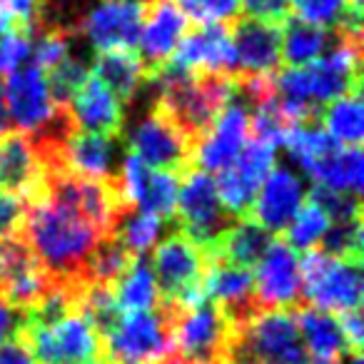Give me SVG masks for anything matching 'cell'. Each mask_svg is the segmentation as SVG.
<instances>
[{
  "mask_svg": "<svg viewBox=\"0 0 364 364\" xmlns=\"http://www.w3.org/2000/svg\"><path fill=\"white\" fill-rule=\"evenodd\" d=\"M188 28L190 18L172 0H147L145 21H142L140 41H137V48H140L137 55L145 65L147 80L170 60Z\"/></svg>",
  "mask_w": 364,
  "mask_h": 364,
  "instance_id": "16",
  "label": "cell"
},
{
  "mask_svg": "<svg viewBox=\"0 0 364 364\" xmlns=\"http://www.w3.org/2000/svg\"><path fill=\"white\" fill-rule=\"evenodd\" d=\"M364 157L362 147H342L337 145L334 150H329L322 160H317L307 170V175L312 177L317 185H324L329 190H337L344 195H357L362 193L364 182Z\"/></svg>",
  "mask_w": 364,
  "mask_h": 364,
  "instance_id": "25",
  "label": "cell"
},
{
  "mask_svg": "<svg viewBox=\"0 0 364 364\" xmlns=\"http://www.w3.org/2000/svg\"><path fill=\"white\" fill-rule=\"evenodd\" d=\"M68 107H70V115L80 132H92V135L122 140V130H125L122 105L97 77L87 75V80L73 95Z\"/></svg>",
  "mask_w": 364,
  "mask_h": 364,
  "instance_id": "21",
  "label": "cell"
},
{
  "mask_svg": "<svg viewBox=\"0 0 364 364\" xmlns=\"http://www.w3.org/2000/svg\"><path fill=\"white\" fill-rule=\"evenodd\" d=\"M135 262V255L115 237H100L97 245L92 247V252L87 255L85 264H82V277L87 282H97V284H110L115 287L117 279L130 269V264Z\"/></svg>",
  "mask_w": 364,
  "mask_h": 364,
  "instance_id": "29",
  "label": "cell"
},
{
  "mask_svg": "<svg viewBox=\"0 0 364 364\" xmlns=\"http://www.w3.org/2000/svg\"><path fill=\"white\" fill-rule=\"evenodd\" d=\"M28 205L18 195L0 190V240L23 237L26 235Z\"/></svg>",
  "mask_w": 364,
  "mask_h": 364,
  "instance_id": "39",
  "label": "cell"
},
{
  "mask_svg": "<svg viewBox=\"0 0 364 364\" xmlns=\"http://www.w3.org/2000/svg\"><path fill=\"white\" fill-rule=\"evenodd\" d=\"M0 364H36V357H33L21 329H16L13 337H8L0 344Z\"/></svg>",
  "mask_w": 364,
  "mask_h": 364,
  "instance_id": "43",
  "label": "cell"
},
{
  "mask_svg": "<svg viewBox=\"0 0 364 364\" xmlns=\"http://www.w3.org/2000/svg\"><path fill=\"white\" fill-rule=\"evenodd\" d=\"M309 203H314L329 223H347V220L362 218V200L357 195H344L337 190H329L324 185H314L309 190Z\"/></svg>",
  "mask_w": 364,
  "mask_h": 364,
  "instance_id": "36",
  "label": "cell"
},
{
  "mask_svg": "<svg viewBox=\"0 0 364 364\" xmlns=\"http://www.w3.org/2000/svg\"><path fill=\"white\" fill-rule=\"evenodd\" d=\"M304 203L302 180L289 167H272L269 177L262 182L257 198L250 210V220L262 225L269 235H279L287 230L292 218Z\"/></svg>",
  "mask_w": 364,
  "mask_h": 364,
  "instance_id": "20",
  "label": "cell"
},
{
  "mask_svg": "<svg viewBox=\"0 0 364 364\" xmlns=\"http://www.w3.org/2000/svg\"><path fill=\"white\" fill-rule=\"evenodd\" d=\"M274 167V147L267 142L250 140L237 155V160L223 172H218L215 188L223 208L232 218H250V210L257 198L262 182Z\"/></svg>",
  "mask_w": 364,
  "mask_h": 364,
  "instance_id": "11",
  "label": "cell"
},
{
  "mask_svg": "<svg viewBox=\"0 0 364 364\" xmlns=\"http://www.w3.org/2000/svg\"><path fill=\"white\" fill-rule=\"evenodd\" d=\"M292 317L297 322L304 352L314 359V364H334L349 354L347 339L332 312L299 304L297 309H292Z\"/></svg>",
  "mask_w": 364,
  "mask_h": 364,
  "instance_id": "22",
  "label": "cell"
},
{
  "mask_svg": "<svg viewBox=\"0 0 364 364\" xmlns=\"http://www.w3.org/2000/svg\"><path fill=\"white\" fill-rule=\"evenodd\" d=\"M172 324V347L193 364H220L230 324L208 297L193 307L167 314Z\"/></svg>",
  "mask_w": 364,
  "mask_h": 364,
  "instance_id": "9",
  "label": "cell"
},
{
  "mask_svg": "<svg viewBox=\"0 0 364 364\" xmlns=\"http://www.w3.org/2000/svg\"><path fill=\"white\" fill-rule=\"evenodd\" d=\"M97 240V230L65 205L43 198L28 208L26 242L38 262L55 277L68 279L80 274Z\"/></svg>",
  "mask_w": 364,
  "mask_h": 364,
  "instance_id": "1",
  "label": "cell"
},
{
  "mask_svg": "<svg viewBox=\"0 0 364 364\" xmlns=\"http://www.w3.org/2000/svg\"><path fill=\"white\" fill-rule=\"evenodd\" d=\"M177 177L170 172H157L152 170L150 182H147L145 193H142L137 210L140 213L157 215L160 220H172L175 218V205H177Z\"/></svg>",
  "mask_w": 364,
  "mask_h": 364,
  "instance_id": "34",
  "label": "cell"
},
{
  "mask_svg": "<svg viewBox=\"0 0 364 364\" xmlns=\"http://www.w3.org/2000/svg\"><path fill=\"white\" fill-rule=\"evenodd\" d=\"M160 364H193V362H190V359H185V357H182V354H177V352H170V354H167L165 359H162Z\"/></svg>",
  "mask_w": 364,
  "mask_h": 364,
  "instance_id": "46",
  "label": "cell"
},
{
  "mask_svg": "<svg viewBox=\"0 0 364 364\" xmlns=\"http://www.w3.org/2000/svg\"><path fill=\"white\" fill-rule=\"evenodd\" d=\"M21 324V312H16L13 307H8L6 302H0V344L8 337H13V332Z\"/></svg>",
  "mask_w": 364,
  "mask_h": 364,
  "instance_id": "44",
  "label": "cell"
},
{
  "mask_svg": "<svg viewBox=\"0 0 364 364\" xmlns=\"http://www.w3.org/2000/svg\"><path fill=\"white\" fill-rule=\"evenodd\" d=\"M250 140V107L240 97H232L223 112L218 115L215 125L208 130V135L198 142L195 150V165L205 172H223L230 167L242 147Z\"/></svg>",
  "mask_w": 364,
  "mask_h": 364,
  "instance_id": "17",
  "label": "cell"
},
{
  "mask_svg": "<svg viewBox=\"0 0 364 364\" xmlns=\"http://www.w3.org/2000/svg\"><path fill=\"white\" fill-rule=\"evenodd\" d=\"M240 11H245V18L274 26H284L292 18L289 0H240Z\"/></svg>",
  "mask_w": 364,
  "mask_h": 364,
  "instance_id": "41",
  "label": "cell"
},
{
  "mask_svg": "<svg viewBox=\"0 0 364 364\" xmlns=\"http://www.w3.org/2000/svg\"><path fill=\"white\" fill-rule=\"evenodd\" d=\"M282 28L255 18H235L230 23L232 75H274L282 65Z\"/></svg>",
  "mask_w": 364,
  "mask_h": 364,
  "instance_id": "14",
  "label": "cell"
},
{
  "mask_svg": "<svg viewBox=\"0 0 364 364\" xmlns=\"http://www.w3.org/2000/svg\"><path fill=\"white\" fill-rule=\"evenodd\" d=\"M334 41H337L334 31L289 18L282 28V63L287 68H304L322 58V53L334 46Z\"/></svg>",
  "mask_w": 364,
  "mask_h": 364,
  "instance_id": "26",
  "label": "cell"
},
{
  "mask_svg": "<svg viewBox=\"0 0 364 364\" xmlns=\"http://www.w3.org/2000/svg\"><path fill=\"white\" fill-rule=\"evenodd\" d=\"M329 228V220L322 210L314 203H302V208L297 210V215L292 218V223L284 230V242L294 250V252H307V250H314L319 245V240L324 237Z\"/></svg>",
  "mask_w": 364,
  "mask_h": 364,
  "instance_id": "31",
  "label": "cell"
},
{
  "mask_svg": "<svg viewBox=\"0 0 364 364\" xmlns=\"http://www.w3.org/2000/svg\"><path fill=\"white\" fill-rule=\"evenodd\" d=\"M36 364H105V344L82 314H70L48 329H23Z\"/></svg>",
  "mask_w": 364,
  "mask_h": 364,
  "instance_id": "8",
  "label": "cell"
},
{
  "mask_svg": "<svg viewBox=\"0 0 364 364\" xmlns=\"http://www.w3.org/2000/svg\"><path fill=\"white\" fill-rule=\"evenodd\" d=\"M232 23V21H230ZM230 23H195L182 36L170 63L188 68L193 73H235L232 43H230Z\"/></svg>",
  "mask_w": 364,
  "mask_h": 364,
  "instance_id": "19",
  "label": "cell"
},
{
  "mask_svg": "<svg viewBox=\"0 0 364 364\" xmlns=\"http://www.w3.org/2000/svg\"><path fill=\"white\" fill-rule=\"evenodd\" d=\"M90 75V68L82 63V58L75 55H68L58 63L53 70L46 73V80H48V90H50L53 97V105L58 107H68L77 90L82 87V82L87 80Z\"/></svg>",
  "mask_w": 364,
  "mask_h": 364,
  "instance_id": "33",
  "label": "cell"
},
{
  "mask_svg": "<svg viewBox=\"0 0 364 364\" xmlns=\"http://www.w3.org/2000/svg\"><path fill=\"white\" fill-rule=\"evenodd\" d=\"M205 297L218 307L230 329L242 327L262 312L255 294L252 269L235 267L223 259H210L205 274Z\"/></svg>",
  "mask_w": 364,
  "mask_h": 364,
  "instance_id": "15",
  "label": "cell"
},
{
  "mask_svg": "<svg viewBox=\"0 0 364 364\" xmlns=\"http://www.w3.org/2000/svg\"><path fill=\"white\" fill-rule=\"evenodd\" d=\"M210 257L182 230H172L152 250V277L157 287V307L175 314L205 299V274Z\"/></svg>",
  "mask_w": 364,
  "mask_h": 364,
  "instance_id": "2",
  "label": "cell"
},
{
  "mask_svg": "<svg viewBox=\"0 0 364 364\" xmlns=\"http://www.w3.org/2000/svg\"><path fill=\"white\" fill-rule=\"evenodd\" d=\"M6 110L8 120L23 132H36L46 125L55 112L50 90H48L46 73L41 68L21 65L6 75Z\"/></svg>",
  "mask_w": 364,
  "mask_h": 364,
  "instance_id": "18",
  "label": "cell"
},
{
  "mask_svg": "<svg viewBox=\"0 0 364 364\" xmlns=\"http://www.w3.org/2000/svg\"><path fill=\"white\" fill-rule=\"evenodd\" d=\"M147 0H100L80 16L77 33L85 36L95 53L137 50Z\"/></svg>",
  "mask_w": 364,
  "mask_h": 364,
  "instance_id": "10",
  "label": "cell"
},
{
  "mask_svg": "<svg viewBox=\"0 0 364 364\" xmlns=\"http://www.w3.org/2000/svg\"><path fill=\"white\" fill-rule=\"evenodd\" d=\"M157 287L152 277V267L147 255L135 257L125 274L115 284V302L122 314L130 312H150L157 307Z\"/></svg>",
  "mask_w": 364,
  "mask_h": 364,
  "instance_id": "27",
  "label": "cell"
},
{
  "mask_svg": "<svg viewBox=\"0 0 364 364\" xmlns=\"http://www.w3.org/2000/svg\"><path fill=\"white\" fill-rule=\"evenodd\" d=\"M165 225H167L165 220H160L157 215L135 210V213H130L120 223L115 237L120 240V242L125 245L135 257H140V255H147L152 247H155L157 237H160V232H162Z\"/></svg>",
  "mask_w": 364,
  "mask_h": 364,
  "instance_id": "32",
  "label": "cell"
},
{
  "mask_svg": "<svg viewBox=\"0 0 364 364\" xmlns=\"http://www.w3.org/2000/svg\"><path fill=\"white\" fill-rule=\"evenodd\" d=\"M302 337L292 312L269 309L230 329L220 364H304Z\"/></svg>",
  "mask_w": 364,
  "mask_h": 364,
  "instance_id": "3",
  "label": "cell"
},
{
  "mask_svg": "<svg viewBox=\"0 0 364 364\" xmlns=\"http://www.w3.org/2000/svg\"><path fill=\"white\" fill-rule=\"evenodd\" d=\"M302 304L332 314L362 309V262L307 250L299 259Z\"/></svg>",
  "mask_w": 364,
  "mask_h": 364,
  "instance_id": "4",
  "label": "cell"
},
{
  "mask_svg": "<svg viewBox=\"0 0 364 364\" xmlns=\"http://www.w3.org/2000/svg\"><path fill=\"white\" fill-rule=\"evenodd\" d=\"M297 21L327 31L362 33V16H354L349 0H289Z\"/></svg>",
  "mask_w": 364,
  "mask_h": 364,
  "instance_id": "30",
  "label": "cell"
},
{
  "mask_svg": "<svg viewBox=\"0 0 364 364\" xmlns=\"http://www.w3.org/2000/svg\"><path fill=\"white\" fill-rule=\"evenodd\" d=\"M125 147L145 162L150 170L170 172L175 177H185L195 165L198 142L180 130L172 117L152 102L147 115L140 117L125 140Z\"/></svg>",
  "mask_w": 364,
  "mask_h": 364,
  "instance_id": "5",
  "label": "cell"
},
{
  "mask_svg": "<svg viewBox=\"0 0 364 364\" xmlns=\"http://www.w3.org/2000/svg\"><path fill=\"white\" fill-rule=\"evenodd\" d=\"M90 75L97 77L115 95V100L120 105H130L137 97V92H140L142 82H147L145 65H142L137 50L95 53Z\"/></svg>",
  "mask_w": 364,
  "mask_h": 364,
  "instance_id": "24",
  "label": "cell"
},
{
  "mask_svg": "<svg viewBox=\"0 0 364 364\" xmlns=\"http://www.w3.org/2000/svg\"><path fill=\"white\" fill-rule=\"evenodd\" d=\"M31 55V33L11 31L0 36V75H11Z\"/></svg>",
  "mask_w": 364,
  "mask_h": 364,
  "instance_id": "40",
  "label": "cell"
},
{
  "mask_svg": "<svg viewBox=\"0 0 364 364\" xmlns=\"http://www.w3.org/2000/svg\"><path fill=\"white\" fill-rule=\"evenodd\" d=\"M319 125L324 127L329 137L342 147H359L362 145V132H364V110H362V97L347 95L332 100L329 105L322 107L319 115Z\"/></svg>",
  "mask_w": 364,
  "mask_h": 364,
  "instance_id": "28",
  "label": "cell"
},
{
  "mask_svg": "<svg viewBox=\"0 0 364 364\" xmlns=\"http://www.w3.org/2000/svg\"><path fill=\"white\" fill-rule=\"evenodd\" d=\"M48 0H0V11L6 13L8 21L16 31H26L33 36L46 16Z\"/></svg>",
  "mask_w": 364,
  "mask_h": 364,
  "instance_id": "38",
  "label": "cell"
},
{
  "mask_svg": "<svg viewBox=\"0 0 364 364\" xmlns=\"http://www.w3.org/2000/svg\"><path fill=\"white\" fill-rule=\"evenodd\" d=\"M342 327V334L347 339V347L352 354H362V342H364V322H362V309H352V312L334 314Z\"/></svg>",
  "mask_w": 364,
  "mask_h": 364,
  "instance_id": "42",
  "label": "cell"
},
{
  "mask_svg": "<svg viewBox=\"0 0 364 364\" xmlns=\"http://www.w3.org/2000/svg\"><path fill=\"white\" fill-rule=\"evenodd\" d=\"M105 364H160L172 347V324L160 307L122 314L105 337Z\"/></svg>",
  "mask_w": 364,
  "mask_h": 364,
  "instance_id": "6",
  "label": "cell"
},
{
  "mask_svg": "<svg viewBox=\"0 0 364 364\" xmlns=\"http://www.w3.org/2000/svg\"><path fill=\"white\" fill-rule=\"evenodd\" d=\"M255 294L262 312L284 309L292 312L302 304V282H299V257L282 235L272 237L267 252L257 262Z\"/></svg>",
  "mask_w": 364,
  "mask_h": 364,
  "instance_id": "12",
  "label": "cell"
},
{
  "mask_svg": "<svg viewBox=\"0 0 364 364\" xmlns=\"http://www.w3.org/2000/svg\"><path fill=\"white\" fill-rule=\"evenodd\" d=\"M0 190L18 195L28 208L46 198V165L31 132H0Z\"/></svg>",
  "mask_w": 364,
  "mask_h": 364,
  "instance_id": "13",
  "label": "cell"
},
{
  "mask_svg": "<svg viewBox=\"0 0 364 364\" xmlns=\"http://www.w3.org/2000/svg\"><path fill=\"white\" fill-rule=\"evenodd\" d=\"M175 218L177 230H182L205 252L235 220H240L223 208L218 188H215V177L200 167H193L182 177V185L177 188Z\"/></svg>",
  "mask_w": 364,
  "mask_h": 364,
  "instance_id": "7",
  "label": "cell"
},
{
  "mask_svg": "<svg viewBox=\"0 0 364 364\" xmlns=\"http://www.w3.org/2000/svg\"><path fill=\"white\" fill-rule=\"evenodd\" d=\"M274 235H269L262 225H257L250 218H240L210 245L208 257L210 259H223L228 264L242 269L257 267V262L262 259V255L267 252L269 242Z\"/></svg>",
  "mask_w": 364,
  "mask_h": 364,
  "instance_id": "23",
  "label": "cell"
},
{
  "mask_svg": "<svg viewBox=\"0 0 364 364\" xmlns=\"http://www.w3.org/2000/svg\"><path fill=\"white\" fill-rule=\"evenodd\" d=\"M195 23H230L240 18V0H172Z\"/></svg>",
  "mask_w": 364,
  "mask_h": 364,
  "instance_id": "37",
  "label": "cell"
},
{
  "mask_svg": "<svg viewBox=\"0 0 364 364\" xmlns=\"http://www.w3.org/2000/svg\"><path fill=\"white\" fill-rule=\"evenodd\" d=\"M347 357H349V359H347L344 364H364V362H362V354H352V352H349ZM339 364H342V362H339Z\"/></svg>",
  "mask_w": 364,
  "mask_h": 364,
  "instance_id": "47",
  "label": "cell"
},
{
  "mask_svg": "<svg viewBox=\"0 0 364 364\" xmlns=\"http://www.w3.org/2000/svg\"><path fill=\"white\" fill-rule=\"evenodd\" d=\"M362 218L347 220V223H329L324 237L319 240L324 255L342 259H359L362 262Z\"/></svg>",
  "mask_w": 364,
  "mask_h": 364,
  "instance_id": "35",
  "label": "cell"
},
{
  "mask_svg": "<svg viewBox=\"0 0 364 364\" xmlns=\"http://www.w3.org/2000/svg\"><path fill=\"white\" fill-rule=\"evenodd\" d=\"M8 110H6V90H3V82H0V132L8 130Z\"/></svg>",
  "mask_w": 364,
  "mask_h": 364,
  "instance_id": "45",
  "label": "cell"
}]
</instances>
